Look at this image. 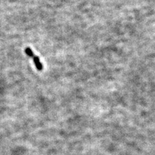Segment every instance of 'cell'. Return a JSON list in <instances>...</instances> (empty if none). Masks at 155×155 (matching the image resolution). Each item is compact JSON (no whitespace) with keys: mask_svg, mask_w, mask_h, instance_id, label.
Masks as SVG:
<instances>
[{"mask_svg":"<svg viewBox=\"0 0 155 155\" xmlns=\"http://www.w3.org/2000/svg\"><path fill=\"white\" fill-rule=\"evenodd\" d=\"M33 60H34V64L36 67V69L39 70H41L43 69V65L41 64V63L40 62V59H39L38 57L37 56H34L33 57Z\"/></svg>","mask_w":155,"mask_h":155,"instance_id":"cell-1","label":"cell"},{"mask_svg":"<svg viewBox=\"0 0 155 155\" xmlns=\"http://www.w3.org/2000/svg\"><path fill=\"white\" fill-rule=\"evenodd\" d=\"M25 52H26L27 54L29 56H30V58H33L34 56V53H33L31 49H30V48H27L26 49H25Z\"/></svg>","mask_w":155,"mask_h":155,"instance_id":"cell-2","label":"cell"}]
</instances>
